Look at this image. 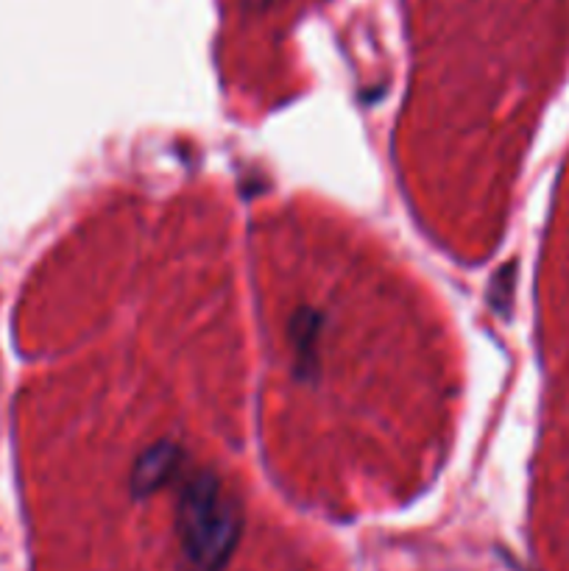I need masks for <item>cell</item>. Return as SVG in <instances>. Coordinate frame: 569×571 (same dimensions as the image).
<instances>
[{"label":"cell","instance_id":"6da1fadb","mask_svg":"<svg viewBox=\"0 0 569 571\" xmlns=\"http://www.w3.org/2000/svg\"><path fill=\"white\" fill-rule=\"evenodd\" d=\"M176 536L190 571H219L241 536V513L213 471L190 477L179 493Z\"/></svg>","mask_w":569,"mask_h":571},{"label":"cell","instance_id":"7a4b0ae2","mask_svg":"<svg viewBox=\"0 0 569 571\" xmlns=\"http://www.w3.org/2000/svg\"><path fill=\"white\" fill-rule=\"evenodd\" d=\"M184 466V451L176 443H162L151 446L143 457L138 460L132 471V493L138 499L151 497V493L162 491L165 486H171L179 477Z\"/></svg>","mask_w":569,"mask_h":571}]
</instances>
